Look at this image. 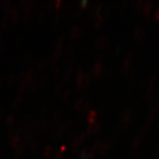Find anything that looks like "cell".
<instances>
[{"mask_svg": "<svg viewBox=\"0 0 159 159\" xmlns=\"http://www.w3.org/2000/svg\"><path fill=\"white\" fill-rule=\"evenodd\" d=\"M133 112L132 109H127L121 113L119 117V123H120V127L123 130H127L128 128Z\"/></svg>", "mask_w": 159, "mask_h": 159, "instance_id": "6da1fadb", "label": "cell"}, {"mask_svg": "<svg viewBox=\"0 0 159 159\" xmlns=\"http://www.w3.org/2000/svg\"><path fill=\"white\" fill-rule=\"evenodd\" d=\"M154 1H150V0H148V1H144V5L143 7L141 9L142 11V14L144 16L145 19H149L150 16V14L152 12V9L154 7Z\"/></svg>", "mask_w": 159, "mask_h": 159, "instance_id": "7a4b0ae2", "label": "cell"}, {"mask_svg": "<svg viewBox=\"0 0 159 159\" xmlns=\"http://www.w3.org/2000/svg\"><path fill=\"white\" fill-rule=\"evenodd\" d=\"M133 58V53H129L126 57V58L124 60V63H123V66H122V68H121V71H122V72L124 73V74H127V73L128 72V71L130 69V66H131V64H132Z\"/></svg>", "mask_w": 159, "mask_h": 159, "instance_id": "3957f363", "label": "cell"}, {"mask_svg": "<svg viewBox=\"0 0 159 159\" xmlns=\"http://www.w3.org/2000/svg\"><path fill=\"white\" fill-rule=\"evenodd\" d=\"M146 36V31L143 28L138 27L133 32V39L136 42H142Z\"/></svg>", "mask_w": 159, "mask_h": 159, "instance_id": "277c9868", "label": "cell"}, {"mask_svg": "<svg viewBox=\"0 0 159 159\" xmlns=\"http://www.w3.org/2000/svg\"><path fill=\"white\" fill-rule=\"evenodd\" d=\"M96 43H97V45H98L99 47L106 49V48H108L110 42H109V39L106 37V36L100 35L99 37L97 38V40H96Z\"/></svg>", "mask_w": 159, "mask_h": 159, "instance_id": "5b68a950", "label": "cell"}, {"mask_svg": "<svg viewBox=\"0 0 159 159\" xmlns=\"http://www.w3.org/2000/svg\"><path fill=\"white\" fill-rule=\"evenodd\" d=\"M103 71H104V68H103L102 62H101V61H97V62L95 63V65L94 66L93 73H94L95 76H99V75L102 74Z\"/></svg>", "mask_w": 159, "mask_h": 159, "instance_id": "8992f818", "label": "cell"}, {"mask_svg": "<svg viewBox=\"0 0 159 159\" xmlns=\"http://www.w3.org/2000/svg\"><path fill=\"white\" fill-rule=\"evenodd\" d=\"M142 137H141L140 135H138V136H136L135 138H134V140H133V143H132V146H131V149H132V150L133 151V150H136L139 147L141 146V141H142Z\"/></svg>", "mask_w": 159, "mask_h": 159, "instance_id": "52a82bcc", "label": "cell"}, {"mask_svg": "<svg viewBox=\"0 0 159 159\" xmlns=\"http://www.w3.org/2000/svg\"><path fill=\"white\" fill-rule=\"evenodd\" d=\"M100 124L99 123H95V124H94V125H92L91 127H90V128H89V131L92 133H97L99 132V130H100Z\"/></svg>", "mask_w": 159, "mask_h": 159, "instance_id": "ba28073f", "label": "cell"}, {"mask_svg": "<svg viewBox=\"0 0 159 159\" xmlns=\"http://www.w3.org/2000/svg\"><path fill=\"white\" fill-rule=\"evenodd\" d=\"M103 21H104L103 16H101L100 14H98V15H97V17H96V19H95V26L96 28H99L102 25Z\"/></svg>", "mask_w": 159, "mask_h": 159, "instance_id": "9c48e42d", "label": "cell"}, {"mask_svg": "<svg viewBox=\"0 0 159 159\" xmlns=\"http://www.w3.org/2000/svg\"><path fill=\"white\" fill-rule=\"evenodd\" d=\"M158 112H159V99L156 101V102H155V104L153 105V107L151 108V111H150V112H152V113H154V114H157L158 113Z\"/></svg>", "mask_w": 159, "mask_h": 159, "instance_id": "30bf717a", "label": "cell"}, {"mask_svg": "<svg viewBox=\"0 0 159 159\" xmlns=\"http://www.w3.org/2000/svg\"><path fill=\"white\" fill-rule=\"evenodd\" d=\"M143 5H144V1L143 0H136L135 3H134V6H135V9L140 11L142 9L143 7Z\"/></svg>", "mask_w": 159, "mask_h": 159, "instance_id": "8fae6325", "label": "cell"}, {"mask_svg": "<svg viewBox=\"0 0 159 159\" xmlns=\"http://www.w3.org/2000/svg\"><path fill=\"white\" fill-rule=\"evenodd\" d=\"M96 118H97V113L95 112H91L88 117V119L90 123H93L95 120H96Z\"/></svg>", "mask_w": 159, "mask_h": 159, "instance_id": "7c38bea8", "label": "cell"}, {"mask_svg": "<svg viewBox=\"0 0 159 159\" xmlns=\"http://www.w3.org/2000/svg\"><path fill=\"white\" fill-rule=\"evenodd\" d=\"M135 81H136V73L133 72L130 76V79H129V84L133 85V84H135Z\"/></svg>", "mask_w": 159, "mask_h": 159, "instance_id": "4fadbf2b", "label": "cell"}, {"mask_svg": "<svg viewBox=\"0 0 159 159\" xmlns=\"http://www.w3.org/2000/svg\"><path fill=\"white\" fill-rule=\"evenodd\" d=\"M153 20H156V21H158L159 20V5L157 6V8L156 9L155 13L153 14Z\"/></svg>", "mask_w": 159, "mask_h": 159, "instance_id": "5bb4252c", "label": "cell"}, {"mask_svg": "<svg viewBox=\"0 0 159 159\" xmlns=\"http://www.w3.org/2000/svg\"><path fill=\"white\" fill-rule=\"evenodd\" d=\"M129 5H130V2L129 1H124L123 3H122L121 7H122V9H127V8H128Z\"/></svg>", "mask_w": 159, "mask_h": 159, "instance_id": "9a60e30c", "label": "cell"}, {"mask_svg": "<svg viewBox=\"0 0 159 159\" xmlns=\"http://www.w3.org/2000/svg\"><path fill=\"white\" fill-rule=\"evenodd\" d=\"M142 156H143V152L141 150L139 152H137L135 157H134V159H142Z\"/></svg>", "mask_w": 159, "mask_h": 159, "instance_id": "2e32d148", "label": "cell"}, {"mask_svg": "<svg viewBox=\"0 0 159 159\" xmlns=\"http://www.w3.org/2000/svg\"><path fill=\"white\" fill-rule=\"evenodd\" d=\"M158 30H159V28H158Z\"/></svg>", "mask_w": 159, "mask_h": 159, "instance_id": "e0dca14e", "label": "cell"}]
</instances>
